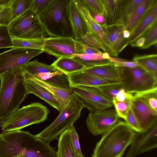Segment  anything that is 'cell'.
Returning a JSON list of instances; mask_svg holds the SVG:
<instances>
[{"mask_svg":"<svg viewBox=\"0 0 157 157\" xmlns=\"http://www.w3.org/2000/svg\"><path fill=\"white\" fill-rule=\"evenodd\" d=\"M23 65L0 75V123L19 108L29 94Z\"/></svg>","mask_w":157,"mask_h":157,"instance_id":"obj_1","label":"cell"},{"mask_svg":"<svg viewBox=\"0 0 157 157\" xmlns=\"http://www.w3.org/2000/svg\"><path fill=\"white\" fill-rule=\"evenodd\" d=\"M134 132L125 121H119L102 135L92 157H121L130 145Z\"/></svg>","mask_w":157,"mask_h":157,"instance_id":"obj_2","label":"cell"},{"mask_svg":"<svg viewBox=\"0 0 157 157\" xmlns=\"http://www.w3.org/2000/svg\"><path fill=\"white\" fill-rule=\"evenodd\" d=\"M68 0H51L36 14L47 34L50 36L74 38L68 16Z\"/></svg>","mask_w":157,"mask_h":157,"instance_id":"obj_3","label":"cell"},{"mask_svg":"<svg viewBox=\"0 0 157 157\" xmlns=\"http://www.w3.org/2000/svg\"><path fill=\"white\" fill-rule=\"evenodd\" d=\"M84 108L81 101L74 93L68 105L55 120L36 136L49 143L57 139L62 133L73 125Z\"/></svg>","mask_w":157,"mask_h":157,"instance_id":"obj_4","label":"cell"},{"mask_svg":"<svg viewBox=\"0 0 157 157\" xmlns=\"http://www.w3.org/2000/svg\"><path fill=\"white\" fill-rule=\"evenodd\" d=\"M50 111L41 103H32L19 108L0 123L3 132L20 130L28 126L45 121Z\"/></svg>","mask_w":157,"mask_h":157,"instance_id":"obj_5","label":"cell"},{"mask_svg":"<svg viewBox=\"0 0 157 157\" xmlns=\"http://www.w3.org/2000/svg\"><path fill=\"white\" fill-rule=\"evenodd\" d=\"M9 29L12 38L44 39L47 35L32 8L13 21Z\"/></svg>","mask_w":157,"mask_h":157,"instance_id":"obj_6","label":"cell"},{"mask_svg":"<svg viewBox=\"0 0 157 157\" xmlns=\"http://www.w3.org/2000/svg\"><path fill=\"white\" fill-rule=\"evenodd\" d=\"M121 82L127 92L135 94L157 87V78L140 66L121 67Z\"/></svg>","mask_w":157,"mask_h":157,"instance_id":"obj_7","label":"cell"},{"mask_svg":"<svg viewBox=\"0 0 157 157\" xmlns=\"http://www.w3.org/2000/svg\"><path fill=\"white\" fill-rule=\"evenodd\" d=\"M43 50L57 59L72 57L83 53V43L71 37H52L44 39Z\"/></svg>","mask_w":157,"mask_h":157,"instance_id":"obj_8","label":"cell"},{"mask_svg":"<svg viewBox=\"0 0 157 157\" xmlns=\"http://www.w3.org/2000/svg\"><path fill=\"white\" fill-rule=\"evenodd\" d=\"M75 5L84 23L87 32L97 40L104 52L111 56H117L119 55L111 48L107 37L105 27H103L93 19L88 8L82 0H73Z\"/></svg>","mask_w":157,"mask_h":157,"instance_id":"obj_9","label":"cell"},{"mask_svg":"<svg viewBox=\"0 0 157 157\" xmlns=\"http://www.w3.org/2000/svg\"><path fill=\"white\" fill-rule=\"evenodd\" d=\"M70 89L90 113H95L113 106L111 101L105 97L96 87L76 86Z\"/></svg>","mask_w":157,"mask_h":157,"instance_id":"obj_10","label":"cell"},{"mask_svg":"<svg viewBox=\"0 0 157 157\" xmlns=\"http://www.w3.org/2000/svg\"><path fill=\"white\" fill-rule=\"evenodd\" d=\"M43 50L14 47L0 53V75L41 54Z\"/></svg>","mask_w":157,"mask_h":157,"instance_id":"obj_11","label":"cell"},{"mask_svg":"<svg viewBox=\"0 0 157 157\" xmlns=\"http://www.w3.org/2000/svg\"><path fill=\"white\" fill-rule=\"evenodd\" d=\"M115 109H106L90 113L86 124L89 131L93 135H103L120 121Z\"/></svg>","mask_w":157,"mask_h":157,"instance_id":"obj_12","label":"cell"},{"mask_svg":"<svg viewBox=\"0 0 157 157\" xmlns=\"http://www.w3.org/2000/svg\"><path fill=\"white\" fill-rule=\"evenodd\" d=\"M125 157H135L157 146V122L143 132L135 131Z\"/></svg>","mask_w":157,"mask_h":157,"instance_id":"obj_13","label":"cell"},{"mask_svg":"<svg viewBox=\"0 0 157 157\" xmlns=\"http://www.w3.org/2000/svg\"><path fill=\"white\" fill-rule=\"evenodd\" d=\"M131 108L141 132L146 131L157 122V111L150 108L141 100L134 96Z\"/></svg>","mask_w":157,"mask_h":157,"instance_id":"obj_14","label":"cell"},{"mask_svg":"<svg viewBox=\"0 0 157 157\" xmlns=\"http://www.w3.org/2000/svg\"><path fill=\"white\" fill-rule=\"evenodd\" d=\"M106 26L124 25V12L126 0H102Z\"/></svg>","mask_w":157,"mask_h":157,"instance_id":"obj_15","label":"cell"},{"mask_svg":"<svg viewBox=\"0 0 157 157\" xmlns=\"http://www.w3.org/2000/svg\"><path fill=\"white\" fill-rule=\"evenodd\" d=\"M157 21V0L155 1L142 19L131 33L127 39L128 44H131L142 37Z\"/></svg>","mask_w":157,"mask_h":157,"instance_id":"obj_16","label":"cell"},{"mask_svg":"<svg viewBox=\"0 0 157 157\" xmlns=\"http://www.w3.org/2000/svg\"><path fill=\"white\" fill-rule=\"evenodd\" d=\"M81 71L88 73L105 80L121 82V67L113 63L86 68Z\"/></svg>","mask_w":157,"mask_h":157,"instance_id":"obj_17","label":"cell"},{"mask_svg":"<svg viewBox=\"0 0 157 157\" xmlns=\"http://www.w3.org/2000/svg\"><path fill=\"white\" fill-rule=\"evenodd\" d=\"M25 76L37 83L48 90L54 96L59 105V111L61 112L68 105L74 94L71 89H65L48 84L37 78L25 70Z\"/></svg>","mask_w":157,"mask_h":157,"instance_id":"obj_18","label":"cell"},{"mask_svg":"<svg viewBox=\"0 0 157 157\" xmlns=\"http://www.w3.org/2000/svg\"><path fill=\"white\" fill-rule=\"evenodd\" d=\"M67 76L70 87L76 86L97 87L121 82L105 80L81 71L69 74Z\"/></svg>","mask_w":157,"mask_h":157,"instance_id":"obj_19","label":"cell"},{"mask_svg":"<svg viewBox=\"0 0 157 157\" xmlns=\"http://www.w3.org/2000/svg\"><path fill=\"white\" fill-rule=\"evenodd\" d=\"M67 11L74 38L80 41L87 32L83 19L73 0H69Z\"/></svg>","mask_w":157,"mask_h":157,"instance_id":"obj_20","label":"cell"},{"mask_svg":"<svg viewBox=\"0 0 157 157\" xmlns=\"http://www.w3.org/2000/svg\"><path fill=\"white\" fill-rule=\"evenodd\" d=\"M105 30L111 48L118 54L128 45L127 39L124 38L123 25L106 27Z\"/></svg>","mask_w":157,"mask_h":157,"instance_id":"obj_21","label":"cell"},{"mask_svg":"<svg viewBox=\"0 0 157 157\" xmlns=\"http://www.w3.org/2000/svg\"><path fill=\"white\" fill-rule=\"evenodd\" d=\"M25 78L27 87L29 94H33L39 97L59 112V103L48 90L33 81Z\"/></svg>","mask_w":157,"mask_h":157,"instance_id":"obj_22","label":"cell"},{"mask_svg":"<svg viewBox=\"0 0 157 157\" xmlns=\"http://www.w3.org/2000/svg\"><path fill=\"white\" fill-rule=\"evenodd\" d=\"M51 65L67 75L80 71L85 68L82 64L72 57L58 58Z\"/></svg>","mask_w":157,"mask_h":157,"instance_id":"obj_23","label":"cell"},{"mask_svg":"<svg viewBox=\"0 0 157 157\" xmlns=\"http://www.w3.org/2000/svg\"><path fill=\"white\" fill-rule=\"evenodd\" d=\"M155 0H143L124 25V29L130 33L151 7Z\"/></svg>","mask_w":157,"mask_h":157,"instance_id":"obj_24","label":"cell"},{"mask_svg":"<svg viewBox=\"0 0 157 157\" xmlns=\"http://www.w3.org/2000/svg\"><path fill=\"white\" fill-rule=\"evenodd\" d=\"M57 157H77L71 143L70 128L63 131L58 138Z\"/></svg>","mask_w":157,"mask_h":157,"instance_id":"obj_25","label":"cell"},{"mask_svg":"<svg viewBox=\"0 0 157 157\" xmlns=\"http://www.w3.org/2000/svg\"><path fill=\"white\" fill-rule=\"evenodd\" d=\"M103 53H94L74 55L72 57L75 58L86 68L111 62L109 59H105Z\"/></svg>","mask_w":157,"mask_h":157,"instance_id":"obj_26","label":"cell"},{"mask_svg":"<svg viewBox=\"0 0 157 157\" xmlns=\"http://www.w3.org/2000/svg\"><path fill=\"white\" fill-rule=\"evenodd\" d=\"M132 60L137 61L140 66L157 78V54L136 56Z\"/></svg>","mask_w":157,"mask_h":157,"instance_id":"obj_27","label":"cell"},{"mask_svg":"<svg viewBox=\"0 0 157 157\" xmlns=\"http://www.w3.org/2000/svg\"><path fill=\"white\" fill-rule=\"evenodd\" d=\"M97 88L107 98L112 101L127 91L121 82L102 86Z\"/></svg>","mask_w":157,"mask_h":157,"instance_id":"obj_28","label":"cell"},{"mask_svg":"<svg viewBox=\"0 0 157 157\" xmlns=\"http://www.w3.org/2000/svg\"><path fill=\"white\" fill-rule=\"evenodd\" d=\"M33 0H11L12 21L32 8Z\"/></svg>","mask_w":157,"mask_h":157,"instance_id":"obj_29","label":"cell"},{"mask_svg":"<svg viewBox=\"0 0 157 157\" xmlns=\"http://www.w3.org/2000/svg\"><path fill=\"white\" fill-rule=\"evenodd\" d=\"M133 96L140 99L152 109L157 111V87L134 94Z\"/></svg>","mask_w":157,"mask_h":157,"instance_id":"obj_30","label":"cell"},{"mask_svg":"<svg viewBox=\"0 0 157 157\" xmlns=\"http://www.w3.org/2000/svg\"><path fill=\"white\" fill-rule=\"evenodd\" d=\"M12 38L14 47L43 50L44 39H26L12 37Z\"/></svg>","mask_w":157,"mask_h":157,"instance_id":"obj_31","label":"cell"},{"mask_svg":"<svg viewBox=\"0 0 157 157\" xmlns=\"http://www.w3.org/2000/svg\"><path fill=\"white\" fill-rule=\"evenodd\" d=\"M23 66L25 71L33 75L46 71H55L57 70L51 65L41 63L36 59L28 62L24 65Z\"/></svg>","mask_w":157,"mask_h":157,"instance_id":"obj_32","label":"cell"},{"mask_svg":"<svg viewBox=\"0 0 157 157\" xmlns=\"http://www.w3.org/2000/svg\"><path fill=\"white\" fill-rule=\"evenodd\" d=\"M142 37L144 38V42L141 49H146L153 45H155L156 46L157 21L152 25Z\"/></svg>","mask_w":157,"mask_h":157,"instance_id":"obj_33","label":"cell"},{"mask_svg":"<svg viewBox=\"0 0 157 157\" xmlns=\"http://www.w3.org/2000/svg\"><path fill=\"white\" fill-rule=\"evenodd\" d=\"M132 99L127 98L123 101H118L115 99L112 101L117 115L125 121L128 110L131 106Z\"/></svg>","mask_w":157,"mask_h":157,"instance_id":"obj_34","label":"cell"},{"mask_svg":"<svg viewBox=\"0 0 157 157\" xmlns=\"http://www.w3.org/2000/svg\"><path fill=\"white\" fill-rule=\"evenodd\" d=\"M14 48L9 27L0 26V48Z\"/></svg>","mask_w":157,"mask_h":157,"instance_id":"obj_35","label":"cell"},{"mask_svg":"<svg viewBox=\"0 0 157 157\" xmlns=\"http://www.w3.org/2000/svg\"><path fill=\"white\" fill-rule=\"evenodd\" d=\"M108 59L119 67L126 68H132L140 66L137 61L127 60L117 56L110 55Z\"/></svg>","mask_w":157,"mask_h":157,"instance_id":"obj_36","label":"cell"},{"mask_svg":"<svg viewBox=\"0 0 157 157\" xmlns=\"http://www.w3.org/2000/svg\"><path fill=\"white\" fill-rule=\"evenodd\" d=\"M89 10L95 13L103 14L104 8L102 0H82Z\"/></svg>","mask_w":157,"mask_h":157,"instance_id":"obj_37","label":"cell"},{"mask_svg":"<svg viewBox=\"0 0 157 157\" xmlns=\"http://www.w3.org/2000/svg\"><path fill=\"white\" fill-rule=\"evenodd\" d=\"M142 0H126L124 12V24Z\"/></svg>","mask_w":157,"mask_h":157,"instance_id":"obj_38","label":"cell"},{"mask_svg":"<svg viewBox=\"0 0 157 157\" xmlns=\"http://www.w3.org/2000/svg\"><path fill=\"white\" fill-rule=\"evenodd\" d=\"M70 138L71 144L77 156L83 155L78 135L74 125L70 128Z\"/></svg>","mask_w":157,"mask_h":157,"instance_id":"obj_39","label":"cell"},{"mask_svg":"<svg viewBox=\"0 0 157 157\" xmlns=\"http://www.w3.org/2000/svg\"><path fill=\"white\" fill-rule=\"evenodd\" d=\"M125 121L134 131L141 132L139 122L132 109L131 105L128 110L126 115V118Z\"/></svg>","mask_w":157,"mask_h":157,"instance_id":"obj_40","label":"cell"},{"mask_svg":"<svg viewBox=\"0 0 157 157\" xmlns=\"http://www.w3.org/2000/svg\"><path fill=\"white\" fill-rule=\"evenodd\" d=\"M12 11L10 4L6 6L0 12V26H9L12 22Z\"/></svg>","mask_w":157,"mask_h":157,"instance_id":"obj_41","label":"cell"},{"mask_svg":"<svg viewBox=\"0 0 157 157\" xmlns=\"http://www.w3.org/2000/svg\"><path fill=\"white\" fill-rule=\"evenodd\" d=\"M98 49H101L102 47L95 38L90 33L87 32L82 38L80 41Z\"/></svg>","mask_w":157,"mask_h":157,"instance_id":"obj_42","label":"cell"},{"mask_svg":"<svg viewBox=\"0 0 157 157\" xmlns=\"http://www.w3.org/2000/svg\"><path fill=\"white\" fill-rule=\"evenodd\" d=\"M51 0H33L32 9L36 14L44 8Z\"/></svg>","mask_w":157,"mask_h":157,"instance_id":"obj_43","label":"cell"},{"mask_svg":"<svg viewBox=\"0 0 157 157\" xmlns=\"http://www.w3.org/2000/svg\"><path fill=\"white\" fill-rule=\"evenodd\" d=\"M89 10L91 15L96 22L103 27H106L105 19L103 14L97 13Z\"/></svg>","mask_w":157,"mask_h":157,"instance_id":"obj_44","label":"cell"},{"mask_svg":"<svg viewBox=\"0 0 157 157\" xmlns=\"http://www.w3.org/2000/svg\"><path fill=\"white\" fill-rule=\"evenodd\" d=\"M83 43V53H103L100 50L95 48L89 45Z\"/></svg>","mask_w":157,"mask_h":157,"instance_id":"obj_45","label":"cell"},{"mask_svg":"<svg viewBox=\"0 0 157 157\" xmlns=\"http://www.w3.org/2000/svg\"><path fill=\"white\" fill-rule=\"evenodd\" d=\"M144 42V39L143 37H142L130 45L133 47H137L141 48L143 46Z\"/></svg>","mask_w":157,"mask_h":157,"instance_id":"obj_46","label":"cell"},{"mask_svg":"<svg viewBox=\"0 0 157 157\" xmlns=\"http://www.w3.org/2000/svg\"><path fill=\"white\" fill-rule=\"evenodd\" d=\"M123 36L124 38L128 39L130 36L131 33L128 30L124 29L123 31Z\"/></svg>","mask_w":157,"mask_h":157,"instance_id":"obj_47","label":"cell"},{"mask_svg":"<svg viewBox=\"0 0 157 157\" xmlns=\"http://www.w3.org/2000/svg\"><path fill=\"white\" fill-rule=\"evenodd\" d=\"M11 1V0H0V6L8 5Z\"/></svg>","mask_w":157,"mask_h":157,"instance_id":"obj_48","label":"cell"},{"mask_svg":"<svg viewBox=\"0 0 157 157\" xmlns=\"http://www.w3.org/2000/svg\"><path fill=\"white\" fill-rule=\"evenodd\" d=\"M7 5L0 6V12L3 10V9Z\"/></svg>","mask_w":157,"mask_h":157,"instance_id":"obj_49","label":"cell"},{"mask_svg":"<svg viewBox=\"0 0 157 157\" xmlns=\"http://www.w3.org/2000/svg\"><path fill=\"white\" fill-rule=\"evenodd\" d=\"M77 157H84V156H83V155H82V156H78H78H77Z\"/></svg>","mask_w":157,"mask_h":157,"instance_id":"obj_50","label":"cell"},{"mask_svg":"<svg viewBox=\"0 0 157 157\" xmlns=\"http://www.w3.org/2000/svg\"><path fill=\"white\" fill-rule=\"evenodd\" d=\"M15 157H22V155H20Z\"/></svg>","mask_w":157,"mask_h":157,"instance_id":"obj_51","label":"cell"}]
</instances>
